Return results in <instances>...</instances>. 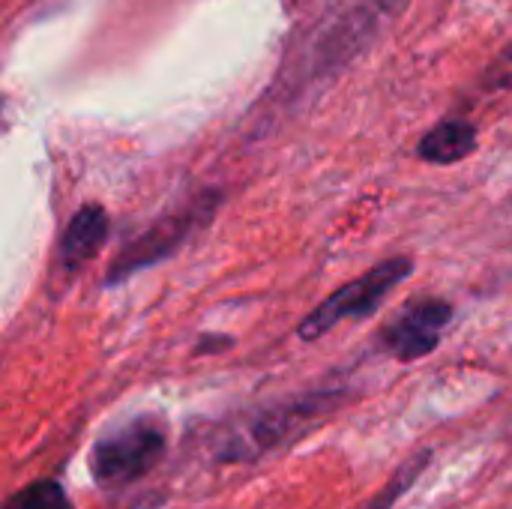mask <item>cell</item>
<instances>
[{
  "label": "cell",
  "mask_w": 512,
  "mask_h": 509,
  "mask_svg": "<svg viewBox=\"0 0 512 509\" xmlns=\"http://www.w3.org/2000/svg\"><path fill=\"white\" fill-rule=\"evenodd\" d=\"M336 402V393H306L279 405H267L237 420V426L222 435L216 453L222 462H255L258 456L288 444L318 417L330 414Z\"/></svg>",
  "instance_id": "cell-1"
},
{
  "label": "cell",
  "mask_w": 512,
  "mask_h": 509,
  "mask_svg": "<svg viewBox=\"0 0 512 509\" xmlns=\"http://www.w3.org/2000/svg\"><path fill=\"white\" fill-rule=\"evenodd\" d=\"M168 432L159 417L141 414L105 432L90 450V474L102 489L132 486L165 456Z\"/></svg>",
  "instance_id": "cell-2"
},
{
  "label": "cell",
  "mask_w": 512,
  "mask_h": 509,
  "mask_svg": "<svg viewBox=\"0 0 512 509\" xmlns=\"http://www.w3.org/2000/svg\"><path fill=\"white\" fill-rule=\"evenodd\" d=\"M414 273V261L411 258H387L381 264H375L369 273H363L360 279L342 285L339 291H333L324 303H318L300 324V339L303 342H315L324 333H330L333 327H339L342 321H354V318H369L378 312V306L384 303V297L405 282Z\"/></svg>",
  "instance_id": "cell-3"
},
{
  "label": "cell",
  "mask_w": 512,
  "mask_h": 509,
  "mask_svg": "<svg viewBox=\"0 0 512 509\" xmlns=\"http://www.w3.org/2000/svg\"><path fill=\"white\" fill-rule=\"evenodd\" d=\"M216 204H219V195L216 192H204L198 195L195 201L171 210L168 216L156 219L144 234H138L108 267V276L105 282L108 285H117V282H126L129 276H135L138 270H147L159 261H165L168 255H174L198 228H204L213 213H216Z\"/></svg>",
  "instance_id": "cell-4"
},
{
  "label": "cell",
  "mask_w": 512,
  "mask_h": 509,
  "mask_svg": "<svg viewBox=\"0 0 512 509\" xmlns=\"http://www.w3.org/2000/svg\"><path fill=\"white\" fill-rule=\"evenodd\" d=\"M453 321V306L444 297H417L396 312V318L381 330V348L399 363H417L429 357L444 330Z\"/></svg>",
  "instance_id": "cell-5"
},
{
  "label": "cell",
  "mask_w": 512,
  "mask_h": 509,
  "mask_svg": "<svg viewBox=\"0 0 512 509\" xmlns=\"http://www.w3.org/2000/svg\"><path fill=\"white\" fill-rule=\"evenodd\" d=\"M108 240V213L99 204H84L72 213L63 240H60V261L66 270H81L87 261L96 258L102 243Z\"/></svg>",
  "instance_id": "cell-6"
},
{
  "label": "cell",
  "mask_w": 512,
  "mask_h": 509,
  "mask_svg": "<svg viewBox=\"0 0 512 509\" xmlns=\"http://www.w3.org/2000/svg\"><path fill=\"white\" fill-rule=\"evenodd\" d=\"M477 150V126L468 120H444L417 144V156L432 165H453Z\"/></svg>",
  "instance_id": "cell-7"
},
{
  "label": "cell",
  "mask_w": 512,
  "mask_h": 509,
  "mask_svg": "<svg viewBox=\"0 0 512 509\" xmlns=\"http://www.w3.org/2000/svg\"><path fill=\"white\" fill-rule=\"evenodd\" d=\"M429 459H432V453L429 450H423V453H417L414 459H408L393 477H390V483L366 504L363 509H390L396 501H399V495H405L411 486H414V480L426 471V465H429Z\"/></svg>",
  "instance_id": "cell-8"
},
{
  "label": "cell",
  "mask_w": 512,
  "mask_h": 509,
  "mask_svg": "<svg viewBox=\"0 0 512 509\" xmlns=\"http://www.w3.org/2000/svg\"><path fill=\"white\" fill-rule=\"evenodd\" d=\"M3 509H72L66 492L54 480H36L27 489L15 492Z\"/></svg>",
  "instance_id": "cell-9"
}]
</instances>
